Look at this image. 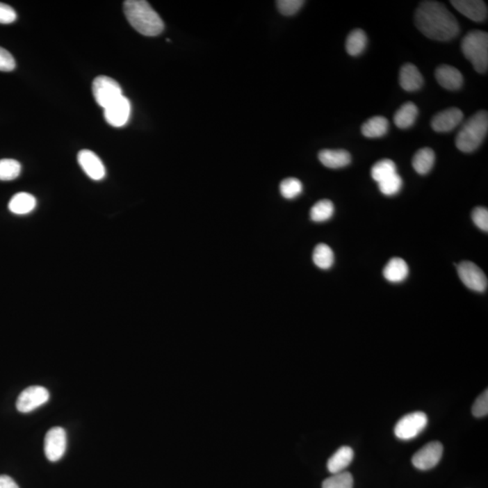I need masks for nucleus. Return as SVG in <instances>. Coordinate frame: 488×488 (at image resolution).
I'll return each instance as SVG.
<instances>
[{
	"label": "nucleus",
	"instance_id": "nucleus-1",
	"mask_svg": "<svg viewBox=\"0 0 488 488\" xmlns=\"http://www.w3.org/2000/svg\"><path fill=\"white\" fill-rule=\"evenodd\" d=\"M415 25L428 38L447 42L459 35L460 26L456 17L442 3L421 2L415 12Z\"/></svg>",
	"mask_w": 488,
	"mask_h": 488
},
{
	"label": "nucleus",
	"instance_id": "nucleus-2",
	"mask_svg": "<svg viewBox=\"0 0 488 488\" xmlns=\"http://www.w3.org/2000/svg\"><path fill=\"white\" fill-rule=\"evenodd\" d=\"M129 23L141 35L156 36L164 30V22L145 0H127L123 5Z\"/></svg>",
	"mask_w": 488,
	"mask_h": 488
},
{
	"label": "nucleus",
	"instance_id": "nucleus-3",
	"mask_svg": "<svg viewBox=\"0 0 488 488\" xmlns=\"http://www.w3.org/2000/svg\"><path fill=\"white\" fill-rule=\"evenodd\" d=\"M488 131V113L478 111L465 122L456 137V146L460 152L470 153L477 150L483 143Z\"/></svg>",
	"mask_w": 488,
	"mask_h": 488
},
{
	"label": "nucleus",
	"instance_id": "nucleus-4",
	"mask_svg": "<svg viewBox=\"0 0 488 488\" xmlns=\"http://www.w3.org/2000/svg\"><path fill=\"white\" fill-rule=\"evenodd\" d=\"M461 50L466 58L472 63L479 74L488 69V35L487 32L475 30L468 33L461 42Z\"/></svg>",
	"mask_w": 488,
	"mask_h": 488
},
{
	"label": "nucleus",
	"instance_id": "nucleus-5",
	"mask_svg": "<svg viewBox=\"0 0 488 488\" xmlns=\"http://www.w3.org/2000/svg\"><path fill=\"white\" fill-rule=\"evenodd\" d=\"M428 417L423 412H415L403 416L394 427L398 439L409 441L416 438L427 427Z\"/></svg>",
	"mask_w": 488,
	"mask_h": 488
},
{
	"label": "nucleus",
	"instance_id": "nucleus-6",
	"mask_svg": "<svg viewBox=\"0 0 488 488\" xmlns=\"http://www.w3.org/2000/svg\"><path fill=\"white\" fill-rule=\"evenodd\" d=\"M92 93L96 102L105 108L122 96V87L113 78L98 76L92 83Z\"/></svg>",
	"mask_w": 488,
	"mask_h": 488
},
{
	"label": "nucleus",
	"instance_id": "nucleus-7",
	"mask_svg": "<svg viewBox=\"0 0 488 488\" xmlns=\"http://www.w3.org/2000/svg\"><path fill=\"white\" fill-rule=\"evenodd\" d=\"M461 282L470 289L477 292L487 291L488 280L484 271L471 261H463L457 265Z\"/></svg>",
	"mask_w": 488,
	"mask_h": 488
},
{
	"label": "nucleus",
	"instance_id": "nucleus-8",
	"mask_svg": "<svg viewBox=\"0 0 488 488\" xmlns=\"http://www.w3.org/2000/svg\"><path fill=\"white\" fill-rule=\"evenodd\" d=\"M50 394L43 387H30L19 394L17 400V409L22 414H29L44 405L49 400Z\"/></svg>",
	"mask_w": 488,
	"mask_h": 488
},
{
	"label": "nucleus",
	"instance_id": "nucleus-9",
	"mask_svg": "<svg viewBox=\"0 0 488 488\" xmlns=\"http://www.w3.org/2000/svg\"><path fill=\"white\" fill-rule=\"evenodd\" d=\"M67 437L65 429L54 427L48 430L44 438V453L48 460L56 462L65 453Z\"/></svg>",
	"mask_w": 488,
	"mask_h": 488
},
{
	"label": "nucleus",
	"instance_id": "nucleus-10",
	"mask_svg": "<svg viewBox=\"0 0 488 488\" xmlns=\"http://www.w3.org/2000/svg\"><path fill=\"white\" fill-rule=\"evenodd\" d=\"M443 454V446L441 442L432 441L423 446L412 457V464L416 469L429 470L438 465Z\"/></svg>",
	"mask_w": 488,
	"mask_h": 488
},
{
	"label": "nucleus",
	"instance_id": "nucleus-11",
	"mask_svg": "<svg viewBox=\"0 0 488 488\" xmlns=\"http://www.w3.org/2000/svg\"><path fill=\"white\" fill-rule=\"evenodd\" d=\"M131 113V101L122 95L104 108V117L111 126L120 128L128 123Z\"/></svg>",
	"mask_w": 488,
	"mask_h": 488
},
{
	"label": "nucleus",
	"instance_id": "nucleus-12",
	"mask_svg": "<svg viewBox=\"0 0 488 488\" xmlns=\"http://www.w3.org/2000/svg\"><path fill=\"white\" fill-rule=\"evenodd\" d=\"M78 162L83 170L90 179L99 181L106 176V170L104 163L95 152L88 149L81 150L78 153Z\"/></svg>",
	"mask_w": 488,
	"mask_h": 488
},
{
	"label": "nucleus",
	"instance_id": "nucleus-13",
	"mask_svg": "<svg viewBox=\"0 0 488 488\" xmlns=\"http://www.w3.org/2000/svg\"><path fill=\"white\" fill-rule=\"evenodd\" d=\"M464 114L457 108H450L437 113L432 117V128L436 132H450L462 122Z\"/></svg>",
	"mask_w": 488,
	"mask_h": 488
},
{
	"label": "nucleus",
	"instance_id": "nucleus-14",
	"mask_svg": "<svg viewBox=\"0 0 488 488\" xmlns=\"http://www.w3.org/2000/svg\"><path fill=\"white\" fill-rule=\"evenodd\" d=\"M450 4L470 20L475 22L487 20V7L486 3L480 0H451Z\"/></svg>",
	"mask_w": 488,
	"mask_h": 488
},
{
	"label": "nucleus",
	"instance_id": "nucleus-15",
	"mask_svg": "<svg viewBox=\"0 0 488 488\" xmlns=\"http://www.w3.org/2000/svg\"><path fill=\"white\" fill-rule=\"evenodd\" d=\"M435 77L439 86L450 90H459L463 86V75L453 66L443 65L436 69Z\"/></svg>",
	"mask_w": 488,
	"mask_h": 488
},
{
	"label": "nucleus",
	"instance_id": "nucleus-16",
	"mask_svg": "<svg viewBox=\"0 0 488 488\" xmlns=\"http://www.w3.org/2000/svg\"><path fill=\"white\" fill-rule=\"evenodd\" d=\"M400 86L407 92H415L423 87L424 80L420 71L412 63H406L400 68Z\"/></svg>",
	"mask_w": 488,
	"mask_h": 488
},
{
	"label": "nucleus",
	"instance_id": "nucleus-17",
	"mask_svg": "<svg viewBox=\"0 0 488 488\" xmlns=\"http://www.w3.org/2000/svg\"><path fill=\"white\" fill-rule=\"evenodd\" d=\"M319 161L328 168H342L350 164V153L343 149H324L318 154Z\"/></svg>",
	"mask_w": 488,
	"mask_h": 488
},
{
	"label": "nucleus",
	"instance_id": "nucleus-18",
	"mask_svg": "<svg viewBox=\"0 0 488 488\" xmlns=\"http://www.w3.org/2000/svg\"><path fill=\"white\" fill-rule=\"evenodd\" d=\"M354 450H352V448L343 446L334 452L328 459L327 465L328 471L332 475L343 472V470L350 465L354 459Z\"/></svg>",
	"mask_w": 488,
	"mask_h": 488
},
{
	"label": "nucleus",
	"instance_id": "nucleus-19",
	"mask_svg": "<svg viewBox=\"0 0 488 488\" xmlns=\"http://www.w3.org/2000/svg\"><path fill=\"white\" fill-rule=\"evenodd\" d=\"M36 206V199L29 193L21 192L15 195L8 204L9 210L15 215H27Z\"/></svg>",
	"mask_w": 488,
	"mask_h": 488
},
{
	"label": "nucleus",
	"instance_id": "nucleus-20",
	"mask_svg": "<svg viewBox=\"0 0 488 488\" xmlns=\"http://www.w3.org/2000/svg\"><path fill=\"white\" fill-rule=\"evenodd\" d=\"M409 274V267L400 258H393L389 261L384 269V278L388 282L399 283L403 282Z\"/></svg>",
	"mask_w": 488,
	"mask_h": 488
},
{
	"label": "nucleus",
	"instance_id": "nucleus-21",
	"mask_svg": "<svg viewBox=\"0 0 488 488\" xmlns=\"http://www.w3.org/2000/svg\"><path fill=\"white\" fill-rule=\"evenodd\" d=\"M388 129L389 122L387 117L375 116L364 123L361 131L364 137L373 138L382 137L387 133Z\"/></svg>",
	"mask_w": 488,
	"mask_h": 488
},
{
	"label": "nucleus",
	"instance_id": "nucleus-22",
	"mask_svg": "<svg viewBox=\"0 0 488 488\" xmlns=\"http://www.w3.org/2000/svg\"><path fill=\"white\" fill-rule=\"evenodd\" d=\"M418 110L412 102H406L396 111L393 120L398 128L408 129L414 124L417 119Z\"/></svg>",
	"mask_w": 488,
	"mask_h": 488
},
{
	"label": "nucleus",
	"instance_id": "nucleus-23",
	"mask_svg": "<svg viewBox=\"0 0 488 488\" xmlns=\"http://www.w3.org/2000/svg\"><path fill=\"white\" fill-rule=\"evenodd\" d=\"M435 163V153L430 147H423L416 152L412 158V167L420 174H426L432 170Z\"/></svg>",
	"mask_w": 488,
	"mask_h": 488
},
{
	"label": "nucleus",
	"instance_id": "nucleus-24",
	"mask_svg": "<svg viewBox=\"0 0 488 488\" xmlns=\"http://www.w3.org/2000/svg\"><path fill=\"white\" fill-rule=\"evenodd\" d=\"M367 45V36L361 29H355L348 35L345 50L350 56H357L364 52Z\"/></svg>",
	"mask_w": 488,
	"mask_h": 488
},
{
	"label": "nucleus",
	"instance_id": "nucleus-25",
	"mask_svg": "<svg viewBox=\"0 0 488 488\" xmlns=\"http://www.w3.org/2000/svg\"><path fill=\"white\" fill-rule=\"evenodd\" d=\"M334 252L330 246L325 243H319L316 246L313 252V261L322 270H328L334 264Z\"/></svg>",
	"mask_w": 488,
	"mask_h": 488
},
{
	"label": "nucleus",
	"instance_id": "nucleus-26",
	"mask_svg": "<svg viewBox=\"0 0 488 488\" xmlns=\"http://www.w3.org/2000/svg\"><path fill=\"white\" fill-rule=\"evenodd\" d=\"M334 207L332 202L323 199L318 202L310 210V218L316 222L328 221L333 216Z\"/></svg>",
	"mask_w": 488,
	"mask_h": 488
},
{
	"label": "nucleus",
	"instance_id": "nucleus-27",
	"mask_svg": "<svg viewBox=\"0 0 488 488\" xmlns=\"http://www.w3.org/2000/svg\"><path fill=\"white\" fill-rule=\"evenodd\" d=\"M396 163L391 161V159H382V161L376 162L373 165L372 170H371V174H372L373 180L380 183L382 180L387 179V177L396 174Z\"/></svg>",
	"mask_w": 488,
	"mask_h": 488
},
{
	"label": "nucleus",
	"instance_id": "nucleus-28",
	"mask_svg": "<svg viewBox=\"0 0 488 488\" xmlns=\"http://www.w3.org/2000/svg\"><path fill=\"white\" fill-rule=\"evenodd\" d=\"M20 163L15 159L5 158L0 161V180L10 181L19 177Z\"/></svg>",
	"mask_w": 488,
	"mask_h": 488
},
{
	"label": "nucleus",
	"instance_id": "nucleus-29",
	"mask_svg": "<svg viewBox=\"0 0 488 488\" xmlns=\"http://www.w3.org/2000/svg\"><path fill=\"white\" fill-rule=\"evenodd\" d=\"M354 478L349 472L337 473L325 479L322 488H352Z\"/></svg>",
	"mask_w": 488,
	"mask_h": 488
},
{
	"label": "nucleus",
	"instance_id": "nucleus-30",
	"mask_svg": "<svg viewBox=\"0 0 488 488\" xmlns=\"http://www.w3.org/2000/svg\"><path fill=\"white\" fill-rule=\"evenodd\" d=\"M279 190L283 197L294 199L302 193L303 185L300 180L294 179V177H289L280 183Z\"/></svg>",
	"mask_w": 488,
	"mask_h": 488
},
{
	"label": "nucleus",
	"instance_id": "nucleus-31",
	"mask_svg": "<svg viewBox=\"0 0 488 488\" xmlns=\"http://www.w3.org/2000/svg\"><path fill=\"white\" fill-rule=\"evenodd\" d=\"M379 184L380 191L388 197L398 194L402 186V179L399 174H394Z\"/></svg>",
	"mask_w": 488,
	"mask_h": 488
},
{
	"label": "nucleus",
	"instance_id": "nucleus-32",
	"mask_svg": "<svg viewBox=\"0 0 488 488\" xmlns=\"http://www.w3.org/2000/svg\"><path fill=\"white\" fill-rule=\"evenodd\" d=\"M302 0H279L277 1L279 11L284 16H293L304 5Z\"/></svg>",
	"mask_w": 488,
	"mask_h": 488
},
{
	"label": "nucleus",
	"instance_id": "nucleus-33",
	"mask_svg": "<svg viewBox=\"0 0 488 488\" xmlns=\"http://www.w3.org/2000/svg\"><path fill=\"white\" fill-rule=\"evenodd\" d=\"M472 414L477 418L485 417L488 414V391L482 393L472 406Z\"/></svg>",
	"mask_w": 488,
	"mask_h": 488
},
{
	"label": "nucleus",
	"instance_id": "nucleus-34",
	"mask_svg": "<svg viewBox=\"0 0 488 488\" xmlns=\"http://www.w3.org/2000/svg\"><path fill=\"white\" fill-rule=\"evenodd\" d=\"M474 224L482 231H488V210L485 207H475L472 212Z\"/></svg>",
	"mask_w": 488,
	"mask_h": 488
},
{
	"label": "nucleus",
	"instance_id": "nucleus-35",
	"mask_svg": "<svg viewBox=\"0 0 488 488\" xmlns=\"http://www.w3.org/2000/svg\"><path fill=\"white\" fill-rule=\"evenodd\" d=\"M16 68V61L8 50L0 47V71L11 72Z\"/></svg>",
	"mask_w": 488,
	"mask_h": 488
},
{
	"label": "nucleus",
	"instance_id": "nucleus-36",
	"mask_svg": "<svg viewBox=\"0 0 488 488\" xmlns=\"http://www.w3.org/2000/svg\"><path fill=\"white\" fill-rule=\"evenodd\" d=\"M17 20V13L10 6L0 2V24H11Z\"/></svg>",
	"mask_w": 488,
	"mask_h": 488
},
{
	"label": "nucleus",
	"instance_id": "nucleus-37",
	"mask_svg": "<svg viewBox=\"0 0 488 488\" xmlns=\"http://www.w3.org/2000/svg\"><path fill=\"white\" fill-rule=\"evenodd\" d=\"M0 488H19L13 478L8 475H0Z\"/></svg>",
	"mask_w": 488,
	"mask_h": 488
}]
</instances>
